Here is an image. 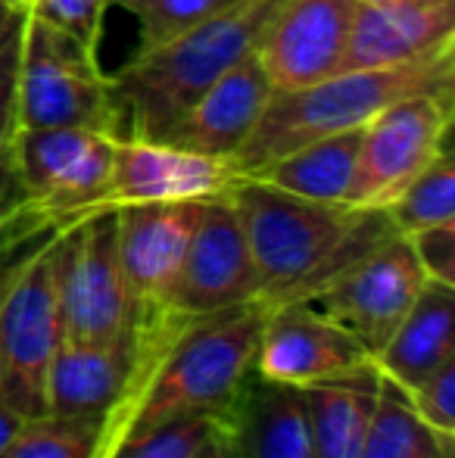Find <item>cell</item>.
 <instances>
[{"mask_svg":"<svg viewBox=\"0 0 455 458\" xmlns=\"http://www.w3.org/2000/svg\"><path fill=\"white\" fill-rule=\"evenodd\" d=\"M281 0H240L228 13L138 50L110 75L122 109V138L163 140L184 113L200 100L234 63L256 50L262 29Z\"/></svg>","mask_w":455,"mask_h":458,"instance_id":"obj_2","label":"cell"},{"mask_svg":"<svg viewBox=\"0 0 455 458\" xmlns=\"http://www.w3.org/2000/svg\"><path fill=\"white\" fill-rule=\"evenodd\" d=\"M425 284L427 277L409 241L396 234L303 302L316 306L346 334H352L375 362V356L415 306Z\"/></svg>","mask_w":455,"mask_h":458,"instance_id":"obj_10","label":"cell"},{"mask_svg":"<svg viewBox=\"0 0 455 458\" xmlns=\"http://www.w3.org/2000/svg\"><path fill=\"white\" fill-rule=\"evenodd\" d=\"M228 199L240 216L259 277L262 306L312 300L400 231L383 209L316 203L259 182L237 178Z\"/></svg>","mask_w":455,"mask_h":458,"instance_id":"obj_1","label":"cell"},{"mask_svg":"<svg viewBox=\"0 0 455 458\" xmlns=\"http://www.w3.org/2000/svg\"><path fill=\"white\" fill-rule=\"evenodd\" d=\"M222 428L237 458H316L303 390L256 371L222 415Z\"/></svg>","mask_w":455,"mask_h":458,"instance_id":"obj_18","label":"cell"},{"mask_svg":"<svg viewBox=\"0 0 455 458\" xmlns=\"http://www.w3.org/2000/svg\"><path fill=\"white\" fill-rule=\"evenodd\" d=\"M406 241L427 281L455 290V222L415 231Z\"/></svg>","mask_w":455,"mask_h":458,"instance_id":"obj_29","label":"cell"},{"mask_svg":"<svg viewBox=\"0 0 455 458\" xmlns=\"http://www.w3.org/2000/svg\"><path fill=\"white\" fill-rule=\"evenodd\" d=\"M450 362H455L452 287L427 281L402 325L375 356V371L400 393H409Z\"/></svg>","mask_w":455,"mask_h":458,"instance_id":"obj_19","label":"cell"},{"mask_svg":"<svg viewBox=\"0 0 455 458\" xmlns=\"http://www.w3.org/2000/svg\"><path fill=\"white\" fill-rule=\"evenodd\" d=\"M0 4H4V6H13V10H25V4H29V0H0Z\"/></svg>","mask_w":455,"mask_h":458,"instance_id":"obj_35","label":"cell"},{"mask_svg":"<svg viewBox=\"0 0 455 458\" xmlns=\"http://www.w3.org/2000/svg\"><path fill=\"white\" fill-rule=\"evenodd\" d=\"M60 237L29 256L0 287V399L22 418L44 415L47 368L63 340L56 302Z\"/></svg>","mask_w":455,"mask_h":458,"instance_id":"obj_7","label":"cell"},{"mask_svg":"<svg viewBox=\"0 0 455 458\" xmlns=\"http://www.w3.org/2000/svg\"><path fill=\"white\" fill-rule=\"evenodd\" d=\"M381 396L375 365L341 380L303 386L316 458H356Z\"/></svg>","mask_w":455,"mask_h":458,"instance_id":"obj_20","label":"cell"},{"mask_svg":"<svg viewBox=\"0 0 455 458\" xmlns=\"http://www.w3.org/2000/svg\"><path fill=\"white\" fill-rule=\"evenodd\" d=\"M455 91V47L393 69L337 72L299 91H274L243 147L228 159L234 175H256L262 165L331 134L365 128L377 113L415 94Z\"/></svg>","mask_w":455,"mask_h":458,"instance_id":"obj_3","label":"cell"},{"mask_svg":"<svg viewBox=\"0 0 455 458\" xmlns=\"http://www.w3.org/2000/svg\"><path fill=\"white\" fill-rule=\"evenodd\" d=\"M406 403L412 405V411L418 415L421 424L434 430L440 440H455V362L443 365L437 374H431L427 380H421L418 386H412L409 393H402Z\"/></svg>","mask_w":455,"mask_h":458,"instance_id":"obj_28","label":"cell"},{"mask_svg":"<svg viewBox=\"0 0 455 458\" xmlns=\"http://www.w3.org/2000/svg\"><path fill=\"white\" fill-rule=\"evenodd\" d=\"M455 91L415 94L377 113L362 128L346 206L387 209L406 184L446 150Z\"/></svg>","mask_w":455,"mask_h":458,"instance_id":"obj_8","label":"cell"},{"mask_svg":"<svg viewBox=\"0 0 455 458\" xmlns=\"http://www.w3.org/2000/svg\"><path fill=\"white\" fill-rule=\"evenodd\" d=\"M387 218L402 237L415 234V231L437 228V225L455 222V169L450 153L434 157L406 191L387 206Z\"/></svg>","mask_w":455,"mask_h":458,"instance_id":"obj_23","label":"cell"},{"mask_svg":"<svg viewBox=\"0 0 455 458\" xmlns=\"http://www.w3.org/2000/svg\"><path fill=\"white\" fill-rule=\"evenodd\" d=\"M240 175L228 159L203 157L169 140L119 138L113 153L106 209L134 203H181V199H213L228 193Z\"/></svg>","mask_w":455,"mask_h":458,"instance_id":"obj_15","label":"cell"},{"mask_svg":"<svg viewBox=\"0 0 455 458\" xmlns=\"http://www.w3.org/2000/svg\"><path fill=\"white\" fill-rule=\"evenodd\" d=\"M25 199H29V193H25L22 175H19L16 157H13V147H6V150H0V222Z\"/></svg>","mask_w":455,"mask_h":458,"instance_id":"obj_31","label":"cell"},{"mask_svg":"<svg viewBox=\"0 0 455 458\" xmlns=\"http://www.w3.org/2000/svg\"><path fill=\"white\" fill-rule=\"evenodd\" d=\"M115 140L88 128H19L13 157L29 199L63 222L104 212Z\"/></svg>","mask_w":455,"mask_h":458,"instance_id":"obj_9","label":"cell"},{"mask_svg":"<svg viewBox=\"0 0 455 458\" xmlns=\"http://www.w3.org/2000/svg\"><path fill=\"white\" fill-rule=\"evenodd\" d=\"M22 19H25V10H13V6L0 4V41H4V38L10 35Z\"/></svg>","mask_w":455,"mask_h":458,"instance_id":"obj_34","label":"cell"},{"mask_svg":"<svg viewBox=\"0 0 455 458\" xmlns=\"http://www.w3.org/2000/svg\"><path fill=\"white\" fill-rule=\"evenodd\" d=\"M206 199L134 203L115 212V250L134 302L144 315L172 312L178 275Z\"/></svg>","mask_w":455,"mask_h":458,"instance_id":"obj_13","label":"cell"},{"mask_svg":"<svg viewBox=\"0 0 455 458\" xmlns=\"http://www.w3.org/2000/svg\"><path fill=\"white\" fill-rule=\"evenodd\" d=\"M104 418H60L47 411L25 418L0 458H91Z\"/></svg>","mask_w":455,"mask_h":458,"instance_id":"obj_24","label":"cell"},{"mask_svg":"<svg viewBox=\"0 0 455 458\" xmlns=\"http://www.w3.org/2000/svg\"><path fill=\"white\" fill-rule=\"evenodd\" d=\"M106 6H110V0H29L25 16L97 50Z\"/></svg>","mask_w":455,"mask_h":458,"instance_id":"obj_27","label":"cell"},{"mask_svg":"<svg viewBox=\"0 0 455 458\" xmlns=\"http://www.w3.org/2000/svg\"><path fill=\"white\" fill-rule=\"evenodd\" d=\"M272 94L274 88L265 69L249 50L178 119V125L163 140L203 157L231 159L259 125Z\"/></svg>","mask_w":455,"mask_h":458,"instance_id":"obj_17","label":"cell"},{"mask_svg":"<svg viewBox=\"0 0 455 458\" xmlns=\"http://www.w3.org/2000/svg\"><path fill=\"white\" fill-rule=\"evenodd\" d=\"M358 144H362V128L331 134L262 165L256 175L247 178H259L278 191L316 199V203H346L352 175H356Z\"/></svg>","mask_w":455,"mask_h":458,"instance_id":"obj_21","label":"cell"},{"mask_svg":"<svg viewBox=\"0 0 455 458\" xmlns=\"http://www.w3.org/2000/svg\"><path fill=\"white\" fill-rule=\"evenodd\" d=\"M22 421H25V418L19 415L13 405H6L4 399H0V453H4L6 443L16 437V430H19V424H22Z\"/></svg>","mask_w":455,"mask_h":458,"instance_id":"obj_32","label":"cell"},{"mask_svg":"<svg viewBox=\"0 0 455 458\" xmlns=\"http://www.w3.org/2000/svg\"><path fill=\"white\" fill-rule=\"evenodd\" d=\"M358 4H371V6H383V4H402V0H358Z\"/></svg>","mask_w":455,"mask_h":458,"instance_id":"obj_36","label":"cell"},{"mask_svg":"<svg viewBox=\"0 0 455 458\" xmlns=\"http://www.w3.org/2000/svg\"><path fill=\"white\" fill-rule=\"evenodd\" d=\"M222 430V418L197 415L159 424L147 434L128 437L113 458H197L203 446Z\"/></svg>","mask_w":455,"mask_h":458,"instance_id":"obj_26","label":"cell"},{"mask_svg":"<svg viewBox=\"0 0 455 458\" xmlns=\"http://www.w3.org/2000/svg\"><path fill=\"white\" fill-rule=\"evenodd\" d=\"M443 453H452V440H440L427 424L418 421L406 396L381 380V396L356 458H434Z\"/></svg>","mask_w":455,"mask_h":458,"instance_id":"obj_22","label":"cell"},{"mask_svg":"<svg viewBox=\"0 0 455 458\" xmlns=\"http://www.w3.org/2000/svg\"><path fill=\"white\" fill-rule=\"evenodd\" d=\"M358 0H281L256 41L274 91H299L341 72Z\"/></svg>","mask_w":455,"mask_h":458,"instance_id":"obj_11","label":"cell"},{"mask_svg":"<svg viewBox=\"0 0 455 458\" xmlns=\"http://www.w3.org/2000/svg\"><path fill=\"white\" fill-rule=\"evenodd\" d=\"M197 458H237L234 446H231L228 437H225V428H222L219 434H215L213 440H209L206 446L197 453Z\"/></svg>","mask_w":455,"mask_h":458,"instance_id":"obj_33","label":"cell"},{"mask_svg":"<svg viewBox=\"0 0 455 458\" xmlns=\"http://www.w3.org/2000/svg\"><path fill=\"white\" fill-rule=\"evenodd\" d=\"M455 47V0L358 6L341 72L393 69Z\"/></svg>","mask_w":455,"mask_h":458,"instance_id":"obj_16","label":"cell"},{"mask_svg":"<svg viewBox=\"0 0 455 458\" xmlns=\"http://www.w3.org/2000/svg\"><path fill=\"white\" fill-rule=\"evenodd\" d=\"M253 300H259L256 262L240 216L228 193H222L203 203L200 222L194 228L175 293H172V312L184 318H200V315H213Z\"/></svg>","mask_w":455,"mask_h":458,"instance_id":"obj_12","label":"cell"},{"mask_svg":"<svg viewBox=\"0 0 455 458\" xmlns=\"http://www.w3.org/2000/svg\"><path fill=\"white\" fill-rule=\"evenodd\" d=\"M434 458H452V453H443V455H434Z\"/></svg>","mask_w":455,"mask_h":458,"instance_id":"obj_37","label":"cell"},{"mask_svg":"<svg viewBox=\"0 0 455 458\" xmlns=\"http://www.w3.org/2000/svg\"><path fill=\"white\" fill-rule=\"evenodd\" d=\"M138 22V50H150L209 19L228 13L240 0H110Z\"/></svg>","mask_w":455,"mask_h":458,"instance_id":"obj_25","label":"cell"},{"mask_svg":"<svg viewBox=\"0 0 455 458\" xmlns=\"http://www.w3.org/2000/svg\"><path fill=\"white\" fill-rule=\"evenodd\" d=\"M371 365L368 350L309 302H284L265 312L256 350V374L262 377L303 390Z\"/></svg>","mask_w":455,"mask_h":458,"instance_id":"obj_14","label":"cell"},{"mask_svg":"<svg viewBox=\"0 0 455 458\" xmlns=\"http://www.w3.org/2000/svg\"><path fill=\"white\" fill-rule=\"evenodd\" d=\"M19 128H88L122 138V109L97 50L25 16Z\"/></svg>","mask_w":455,"mask_h":458,"instance_id":"obj_5","label":"cell"},{"mask_svg":"<svg viewBox=\"0 0 455 458\" xmlns=\"http://www.w3.org/2000/svg\"><path fill=\"white\" fill-rule=\"evenodd\" d=\"M25 19L0 41V150L13 147L19 131V50Z\"/></svg>","mask_w":455,"mask_h":458,"instance_id":"obj_30","label":"cell"},{"mask_svg":"<svg viewBox=\"0 0 455 458\" xmlns=\"http://www.w3.org/2000/svg\"><path fill=\"white\" fill-rule=\"evenodd\" d=\"M56 302H60L63 340L113 344L131 337L144 321L134 302L115 250V212L104 209L72 225L60 237L56 266Z\"/></svg>","mask_w":455,"mask_h":458,"instance_id":"obj_6","label":"cell"},{"mask_svg":"<svg viewBox=\"0 0 455 458\" xmlns=\"http://www.w3.org/2000/svg\"><path fill=\"white\" fill-rule=\"evenodd\" d=\"M265 312L268 306L253 300L184 321L147 380L144 396L134 409L131 437L178 418L225 415L256 371Z\"/></svg>","mask_w":455,"mask_h":458,"instance_id":"obj_4","label":"cell"}]
</instances>
